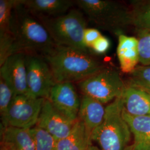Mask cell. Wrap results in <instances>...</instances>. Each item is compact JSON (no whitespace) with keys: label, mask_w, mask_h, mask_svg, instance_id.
<instances>
[{"label":"cell","mask_w":150,"mask_h":150,"mask_svg":"<svg viewBox=\"0 0 150 150\" xmlns=\"http://www.w3.org/2000/svg\"><path fill=\"white\" fill-rule=\"evenodd\" d=\"M11 33L10 55L24 53L45 57L57 46L42 22L21 5L18 0L12 12Z\"/></svg>","instance_id":"obj_1"},{"label":"cell","mask_w":150,"mask_h":150,"mask_svg":"<svg viewBox=\"0 0 150 150\" xmlns=\"http://www.w3.org/2000/svg\"><path fill=\"white\" fill-rule=\"evenodd\" d=\"M57 83L79 82L104 69L90 52L64 46H56L43 57Z\"/></svg>","instance_id":"obj_2"},{"label":"cell","mask_w":150,"mask_h":150,"mask_svg":"<svg viewBox=\"0 0 150 150\" xmlns=\"http://www.w3.org/2000/svg\"><path fill=\"white\" fill-rule=\"evenodd\" d=\"M121 96L106 106L102 123L91 133L92 141L102 150H126L131 141L132 134L122 116Z\"/></svg>","instance_id":"obj_3"},{"label":"cell","mask_w":150,"mask_h":150,"mask_svg":"<svg viewBox=\"0 0 150 150\" xmlns=\"http://www.w3.org/2000/svg\"><path fill=\"white\" fill-rule=\"evenodd\" d=\"M75 3L97 27L118 34L132 25L131 11L122 3L110 0H77Z\"/></svg>","instance_id":"obj_4"},{"label":"cell","mask_w":150,"mask_h":150,"mask_svg":"<svg viewBox=\"0 0 150 150\" xmlns=\"http://www.w3.org/2000/svg\"><path fill=\"white\" fill-rule=\"evenodd\" d=\"M46 28L57 46L75 48L89 52L84 41L87 28L84 13L73 8L60 16L50 18H38Z\"/></svg>","instance_id":"obj_5"},{"label":"cell","mask_w":150,"mask_h":150,"mask_svg":"<svg viewBox=\"0 0 150 150\" xmlns=\"http://www.w3.org/2000/svg\"><path fill=\"white\" fill-rule=\"evenodd\" d=\"M77 85L83 95L93 98L103 105L121 96L126 87L117 71L105 68Z\"/></svg>","instance_id":"obj_6"},{"label":"cell","mask_w":150,"mask_h":150,"mask_svg":"<svg viewBox=\"0 0 150 150\" xmlns=\"http://www.w3.org/2000/svg\"><path fill=\"white\" fill-rule=\"evenodd\" d=\"M44 100L28 95H17L1 117L2 127L32 129L36 126Z\"/></svg>","instance_id":"obj_7"},{"label":"cell","mask_w":150,"mask_h":150,"mask_svg":"<svg viewBox=\"0 0 150 150\" xmlns=\"http://www.w3.org/2000/svg\"><path fill=\"white\" fill-rule=\"evenodd\" d=\"M27 82L30 96L48 98L57 83L48 63L43 57L26 54Z\"/></svg>","instance_id":"obj_8"},{"label":"cell","mask_w":150,"mask_h":150,"mask_svg":"<svg viewBox=\"0 0 150 150\" xmlns=\"http://www.w3.org/2000/svg\"><path fill=\"white\" fill-rule=\"evenodd\" d=\"M76 122L67 118L56 109L47 98H45L36 126L59 140L71 134Z\"/></svg>","instance_id":"obj_9"},{"label":"cell","mask_w":150,"mask_h":150,"mask_svg":"<svg viewBox=\"0 0 150 150\" xmlns=\"http://www.w3.org/2000/svg\"><path fill=\"white\" fill-rule=\"evenodd\" d=\"M47 99L67 118L75 122L77 120L81 100L73 83H56Z\"/></svg>","instance_id":"obj_10"},{"label":"cell","mask_w":150,"mask_h":150,"mask_svg":"<svg viewBox=\"0 0 150 150\" xmlns=\"http://www.w3.org/2000/svg\"><path fill=\"white\" fill-rule=\"evenodd\" d=\"M0 66V77L11 86L16 96H30L27 86L26 54H11Z\"/></svg>","instance_id":"obj_11"},{"label":"cell","mask_w":150,"mask_h":150,"mask_svg":"<svg viewBox=\"0 0 150 150\" xmlns=\"http://www.w3.org/2000/svg\"><path fill=\"white\" fill-rule=\"evenodd\" d=\"M18 3L38 18L62 15L71 10L75 1L70 0H18Z\"/></svg>","instance_id":"obj_12"},{"label":"cell","mask_w":150,"mask_h":150,"mask_svg":"<svg viewBox=\"0 0 150 150\" xmlns=\"http://www.w3.org/2000/svg\"><path fill=\"white\" fill-rule=\"evenodd\" d=\"M138 44L137 38L122 33L118 35L117 54L121 70L124 73H132L139 62Z\"/></svg>","instance_id":"obj_13"},{"label":"cell","mask_w":150,"mask_h":150,"mask_svg":"<svg viewBox=\"0 0 150 150\" xmlns=\"http://www.w3.org/2000/svg\"><path fill=\"white\" fill-rule=\"evenodd\" d=\"M121 97L123 110L129 115L150 116V95L148 93L128 85Z\"/></svg>","instance_id":"obj_14"},{"label":"cell","mask_w":150,"mask_h":150,"mask_svg":"<svg viewBox=\"0 0 150 150\" xmlns=\"http://www.w3.org/2000/svg\"><path fill=\"white\" fill-rule=\"evenodd\" d=\"M105 113L106 107L96 99L86 95H83L81 99L78 118L85 124L90 134L102 123Z\"/></svg>","instance_id":"obj_15"},{"label":"cell","mask_w":150,"mask_h":150,"mask_svg":"<svg viewBox=\"0 0 150 150\" xmlns=\"http://www.w3.org/2000/svg\"><path fill=\"white\" fill-rule=\"evenodd\" d=\"M1 145L9 150H35V142L31 129L1 127Z\"/></svg>","instance_id":"obj_16"},{"label":"cell","mask_w":150,"mask_h":150,"mask_svg":"<svg viewBox=\"0 0 150 150\" xmlns=\"http://www.w3.org/2000/svg\"><path fill=\"white\" fill-rule=\"evenodd\" d=\"M91 144V134L85 124L78 118L71 134L57 140V150H86Z\"/></svg>","instance_id":"obj_17"},{"label":"cell","mask_w":150,"mask_h":150,"mask_svg":"<svg viewBox=\"0 0 150 150\" xmlns=\"http://www.w3.org/2000/svg\"><path fill=\"white\" fill-rule=\"evenodd\" d=\"M122 116L134 136V144L150 143V116H132L123 108Z\"/></svg>","instance_id":"obj_18"},{"label":"cell","mask_w":150,"mask_h":150,"mask_svg":"<svg viewBox=\"0 0 150 150\" xmlns=\"http://www.w3.org/2000/svg\"><path fill=\"white\" fill-rule=\"evenodd\" d=\"M132 25L139 32H150V0L132 1L129 8Z\"/></svg>","instance_id":"obj_19"},{"label":"cell","mask_w":150,"mask_h":150,"mask_svg":"<svg viewBox=\"0 0 150 150\" xmlns=\"http://www.w3.org/2000/svg\"><path fill=\"white\" fill-rule=\"evenodd\" d=\"M17 0L0 1V42H12L11 22Z\"/></svg>","instance_id":"obj_20"},{"label":"cell","mask_w":150,"mask_h":150,"mask_svg":"<svg viewBox=\"0 0 150 150\" xmlns=\"http://www.w3.org/2000/svg\"><path fill=\"white\" fill-rule=\"evenodd\" d=\"M130 74L129 85L140 88L150 95V66L136 67Z\"/></svg>","instance_id":"obj_21"},{"label":"cell","mask_w":150,"mask_h":150,"mask_svg":"<svg viewBox=\"0 0 150 150\" xmlns=\"http://www.w3.org/2000/svg\"><path fill=\"white\" fill-rule=\"evenodd\" d=\"M35 142V150H57V140L43 129L38 126L31 129Z\"/></svg>","instance_id":"obj_22"},{"label":"cell","mask_w":150,"mask_h":150,"mask_svg":"<svg viewBox=\"0 0 150 150\" xmlns=\"http://www.w3.org/2000/svg\"><path fill=\"white\" fill-rule=\"evenodd\" d=\"M15 91L2 77H0V113L3 116L16 96Z\"/></svg>","instance_id":"obj_23"},{"label":"cell","mask_w":150,"mask_h":150,"mask_svg":"<svg viewBox=\"0 0 150 150\" xmlns=\"http://www.w3.org/2000/svg\"><path fill=\"white\" fill-rule=\"evenodd\" d=\"M139 62L144 66H150V32H139L137 38Z\"/></svg>","instance_id":"obj_24"},{"label":"cell","mask_w":150,"mask_h":150,"mask_svg":"<svg viewBox=\"0 0 150 150\" xmlns=\"http://www.w3.org/2000/svg\"><path fill=\"white\" fill-rule=\"evenodd\" d=\"M102 36L101 32L96 28H86L83 36V41L86 47L89 50L97 40Z\"/></svg>","instance_id":"obj_25"},{"label":"cell","mask_w":150,"mask_h":150,"mask_svg":"<svg viewBox=\"0 0 150 150\" xmlns=\"http://www.w3.org/2000/svg\"><path fill=\"white\" fill-rule=\"evenodd\" d=\"M110 47V42L106 37L101 36L93 44L91 50L97 54L106 53Z\"/></svg>","instance_id":"obj_26"},{"label":"cell","mask_w":150,"mask_h":150,"mask_svg":"<svg viewBox=\"0 0 150 150\" xmlns=\"http://www.w3.org/2000/svg\"><path fill=\"white\" fill-rule=\"evenodd\" d=\"M131 150H150V143H134Z\"/></svg>","instance_id":"obj_27"},{"label":"cell","mask_w":150,"mask_h":150,"mask_svg":"<svg viewBox=\"0 0 150 150\" xmlns=\"http://www.w3.org/2000/svg\"><path fill=\"white\" fill-rule=\"evenodd\" d=\"M86 150H102L99 147L95 146V145H92V144H91V145L88 147L87 149Z\"/></svg>","instance_id":"obj_28"},{"label":"cell","mask_w":150,"mask_h":150,"mask_svg":"<svg viewBox=\"0 0 150 150\" xmlns=\"http://www.w3.org/2000/svg\"><path fill=\"white\" fill-rule=\"evenodd\" d=\"M1 150H9L8 149H7L5 147H4V146H2L1 145Z\"/></svg>","instance_id":"obj_29"}]
</instances>
